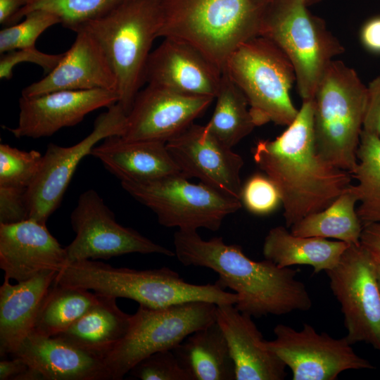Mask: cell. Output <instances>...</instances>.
Wrapping results in <instances>:
<instances>
[{"label": "cell", "mask_w": 380, "mask_h": 380, "mask_svg": "<svg viewBox=\"0 0 380 380\" xmlns=\"http://www.w3.org/2000/svg\"><path fill=\"white\" fill-rule=\"evenodd\" d=\"M252 153L278 189L286 227L327 208L351 185L352 175L327 162L317 149L312 100L303 101L287 128L273 140H259Z\"/></svg>", "instance_id": "1"}, {"label": "cell", "mask_w": 380, "mask_h": 380, "mask_svg": "<svg viewBox=\"0 0 380 380\" xmlns=\"http://www.w3.org/2000/svg\"><path fill=\"white\" fill-rule=\"evenodd\" d=\"M175 253L185 266L209 268L219 275L217 282L237 294L235 307L251 317L283 315L308 311L312 299L297 272L270 260L255 261L236 244L222 237L203 239L197 231L178 230L174 234Z\"/></svg>", "instance_id": "2"}, {"label": "cell", "mask_w": 380, "mask_h": 380, "mask_svg": "<svg viewBox=\"0 0 380 380\" xmlns=\"http://www.w3.org/2000/svg\"><path fill=\"white\" fill-rule=\"evenodd\" d=\"M54 283L91 290L116 299L134 300L151 308L196 300L234 305L238 298L236 293L226 291L217 281L191 284L166 267L140 270L114 267L93 260L68 264L57 273Z\"/></svg>", "instance_id": "3"}, {"label": "cell", "mask_w": 380, "mask_h": 380, "mask_svg": "<svg viewBox=\"0 0 380 380\" xmlns=\"http://www.w3.org/2000/svg\"><path fill=\"white\" fill-rule=\"evenodd\" d=\"M262 11L254 0H164L158 37L192 45L223 71L233 52L259 35Z\"/></svg>", "instance_id": "4"}, {"label": "cell", "mask_w": 380, "mask_h": 380, "mask_svg": "<svg viewBox=\"0 0 380 380\" xmlns=\"http://www.w3.org/2000/svg\"><path fill=\"white\" fill-rule=\"evenodd\" d=\"M164 0H127L74 30L87 31L105 53L117 80L118 103L128 114L145 84L146 64L158 37Z\"/></svg>", "instance_id": "5"}, {"label": "cell", "mask_w": 380, "mask_h": 380, "mask_svg": "<svg viewBox=\"0 0 380 380\" xmlns=\"http://www.w3.org/2000/svg\"><path fill=\"white\" fill-rule=\"evenodd\" d=\"M368 96L355 70L332 61L316 90L313 127L319 154L334 166L354 172Z\"/></svg>", "instance_id": "6"}, {"label": "cell", "mask_w": 380, "mask_h": 380, "mask_svg": "<svg viewBox=\"0 0 380 380\" xmlns=\"http://www.w3.org/2000/svg\"><path fill=\"white\" fill-rule=\"evenodd\" d=\"M303 0H274L264 7L259 35L291 61L303 101L312 100L329 64L344 47Z\"/></svg>", "instance_id": "7"}, {"label": "cell", "mask_w": 380, "mask_h": 380, "mask_svg": "<svg viewBox=\"0 0 380 380\" xmlns=\"http://www.w3.org/2000/svg\"><path fill=\"white\" fill-rule=\"evenodd\" d=\"M246 96L256 127L268 122L288 126L298 110L291 96L294 68L285 53L262 36L241 44L224 70Z\"/></svg>", "instance_id": "8"}, {"label": "cell", "mask_w": 380, "mask_h": 380, "mask_svg": "<svg viewBox=\"0 0 380 380\" xmlns=\"http://www.w3.org/2000/svg\"><path fill=\"white\" fill-rule=\"evenodd\" d=\"M216 307L203 300L161 308L139 305L127 334L104 358L111 380L122 379L143 358L172 350L191 334L216 322Z\"/></svg>", "instance_id": "9"}, {"label": "cell", "mask_w": 380, "mask_h": 380, "mask_svg": "<svg viewBox=\"0 0 380 380\" xmlns=\"http://www.w3.org/2000/svg\"><path fill=\"white\" fill-rule=\"evenodd\" d=\"M122 188L150 208L158 222L178 230L217 231L224 219L241 208V201L181 174L142 182H121Z\"/></svg>", "instance_id": "10"}, {"label": "cell", "mask_w": 380, "mask_h": 380, "mask_svg": "<svg viewBox=\"0 0 380 380\" xmlns=\"http://www.w3.org/2000/svg\"><path fill=\"white\" fill-rule=\"evenodd\" d=\"M326 272L344 316L348 342H365L380 353V287L372 255L360 243L349 245L337 265Z\"/></svg>", "instance_id": "11"}, {"label": "cell", "mask_w": 380, "mask_h": 380, "mask_svg": "<svg viewBox=\"0 0 380 380\" xmlns=\"http://www.w3.org/2000/svg\"><path fill=\"white\" fill-rule=\"evenodd\" d=\"M70 223L75 237L65 247L68 264L134 253L175 255L170 249L117 222L113 212L93 189L80 195L70 215Z\"/></svg>", "instance_id": "12"}, {"label": "cell", "mask_w": 380, "mask_h": 380, "mask_svg": "<svg viewBox=\"0 0 380 380\" xmlns=\"http://www.w3.org/2000/svg\"><path fill=\"white\" fill-rule=\"evenodd\" d=\"M127 113L116 103L95 120L91 132L77 144L63 147L47 146L39 171L27 190L29 219L46 224L59 206L80 160L105 138L123 134Z\"/></svg>", "instance_id": "13"}, {"label": "cell", "mask_w": 380, "mask_h": 380, "mask_svg": "<svg viewBox=\"0 0 380 380\" xmlns=\"http://www.w3.org/2000/svg\"><path fill=\"white\" fill-rule=\"evenodd\" d=\"M274 334L275 339L265 340L264 345L290 368L293 380H334L346 370L374 367L354 351L346 336L319 334L309 324L299 331L279 324Z\"/></svg>", "instance_id": "14"}, {"label": "cell", "mask_w": 380, "mask_h": 380, "mask_svg": "<svg viewBox=\"0 0 380 380\" xmlns=\"http://www.w3.org/2000/svg\"><path fill=\"white\" fill-rule=\"evenodd\" d=\"M166 147L183 177L198 179L241 200L243 160L212 135L205 125L191 124L167 141Z\"/></svg>", "instance_id": "15"}, {"label": "cell", "mask_w": 380, "mask_h": 380, "mask_svg": "<svg viewBox=\"0 0 380 380\" xmlns=\"http://www.w3.org/2000/svg\"><path fill=\"white\" fill-rule=\"evenodd\" d=\"M214 100L147 84L137 94L121 137L167 142L193 124Z\"/></svg>", "instance_id": "16"}, {"label": "cell", "mask_w": 380, "mask_h": 380, "mask_svg": "<svg viewBox=\"0 0 380 380\" xmlns=\"http://www.w3.org/2000/svg\"><path fill=\"white\" fill-rule=\"evenodd\" d=\"M116 91L108 89L63 90L19 99V118L9 128L16 138L39 139L80 123L89 113L118 103Z\"/></svg>", "instance_id": "17"}, {"label": "cell", "mask_w": 380, "mask_h": 380, "mask_svg": "<svg viewBox=\"0 0 380 380\" xmlns=\"http://www.w3.org/2000/svg\"><path fill=\"white\" fill-rule=\"evenodd\" d=\"M222 71L192 45L165 37L151 51L145 83L189 96L215 98Z\"/></svg>", "instance_id": "18"}, {"label": "cell", "mask_w": 380, "mask_h": 380, "mask_svg": "<svg viewBox=\"0 0 380 380\" xmlns=\"http://www.w3.org/2000/svg\"><path fill=\"white\" fill-rule=\"evenodd\" d=\"M67 264L65 248L46 224L32 219L0 224V267L4 278L22 282L46 272H58Z\"/></svg>", "instance_id": "19"}, {"label": "cell", "mask_w": 380, "mask_h": 380, "mask_svg": "<svg viewBox=\"0 0 380 380\" xmlns=\"http://www.w3.org/2000/svg\"><path fill=\"white\" fill-rule=\"evenodd\" d=\"M75 32L73 44L58 65L44 78L25 87L23 96L63 90L101 89L117 92L115 75L100 45L87 31L80 29Z\"/></svg>", "instance_id": "20"}, {"label": "cell", "mask_w": 380, "mask_h": 380, "mask_svg": "<svg viewBox=\"0 0 380 380\" xmlns=\"http://www.w3.org/2000/svg\"><path fill=\"white\" fill-rule=\"evenodd\" d=\"M215 315L234 362L236 380H282L286 376V365L265 346L251 316L233 304L217 305Z\"/></svg>", "instance_id": "21"}, {"label": "cell", "mask_w": 380, "mask_h": 380, "mask_svg": "<svg viewBox=\"0 0 380 380\" xmlns=\"http://www.w3.org/2000/svg\"><path fill=\"white\" fill-rule=\"evenodd\" d=\"M44 380H111L104 359L55 336L32 331L12 355Z\"/></svg>", "instance_id": "22"}, {"label": "cell", "mask_w": 380, "mask_h": 380, "mask_svg": "<svg viewBox=\"0 0 380 380\" xmlns=\"http://www.w3.org/2000/svg\"><path fill=\"white\" fill-rule=\"evenodd\" d=\"M89 155L121 182H142L181 174L166 142L161 141H128L121 136H110Z\"/></svg>", "instance_id": "23"}, {"label": "cell", "mask_w": 380, "mask_h": 380, "mask_svg": "<svg viewBox=\"0 0 380 380\" xmlns=\"http://www.w3.org/2000/svg\"><path fill=\"white\" fill-rule=\"evenodd\" d=\"M57 272L42 273L11 284L4 278L0 287V355H13L34 329L42 302Z\"/></svg>", "instance_id": "24"}, {"label": "cell", "mask_w": 380, "mask_h": 380, "mask_svg": "<svg viewBox=\"0 0 380 380\" xmlns=\"http://www.w3.org/2000/svg\"><path fill=\"white\" fill-rule=\"evenodd\" d=\"M132 318L119 308L116 298L100 295L94 305L55 337L104 359L126 336Z\"/></svg>", "instance_id": "25"}, {"label": "cell", "mask_w": 380, "mask_h": 380, "mask_svg": "<svg viewBox=\"0 0 380 380\" xmlns=\"http://www.w3.org/2000/svg\"><path fill=\"white\" fill-rule=\"evenodd\" d=\"M349 243L322 237L293 235L283 226L272 228L266 235L262 254L281 267L310 265L315 273L335 267Z\"/></svg>", "instance_id": "26"}, {"label": "cell", "mask_w": 380, "mask_h": 380, "mask_svg": "<svg viewBox=\"0 0 380 380\" xmlns=\"http://www.w3.org/2000/svg\"><path fill=\"white\" fill-rule=\"evenodd\" d=\"M172 350L193 380H236L230 349L217 322L191 334Z\"/></svg>", "instance_id": "27"}, {"label": "cell", "mask_w": 380, "mask_h": 380, "mask_svg": "<svg viewBox=\"0 0 380 380\" xmlns=\"http://www.w3.org/2000/svg\"><path fill=\"white\" fill-rule=\"evenodd\" d=\"M357 202L351 184L327 208L307 215L291 226V232L298 236L333 238L358 245L363 226L355 208Z\"/></svg>", "instance_id": "28"}, {"label": "cell", "mask_w": 380, "mask_h": 380, "mask_svg": "<svg viewBox=\"0 0 380 380\" xmlns=\"http://www.w3.org/2000/svg\"><path fill=\"white\" fill-rule=\"evenodd\" d=\"M215 99L213 113L205 126L216 139L232 148L256 127L248 101L225 72H222Z\"/></svg>", "instance_id": "29"}, {"label": "cell", "mask_w": 380, "mask_h": 380, "mask_svg": "<svg viewBox=\"0 0 380 380\" xmlns=\"http://www.w3.org/2000/svg\"><path fill=\"white\" fill-rule=\"evenodd\" d=\"M89 290L53 282L37 315L33 332L55 336L69 328L99 300Z\"/></svg>", "instance_id": "30"}, {"label": "cell", "mask_w": 380, "mask_h": 380, "mask_svg": "<svg viewBox=\"0 0 380 380\" xmlns=\"http://www.w3.org/2000/svg\"><path fill=\"white\" fill-rule=\"evenodd\" d=\"M357 160L352 174L360 203L357 213L362 226L380 223V137L362 130Z\"/></svg>", "instance_id": "31"}, {"label": "cell", "mask_w": 380, "mask_h": 380, "mask_svg": "<svg viewBox=\"0 0 380 380\" xmlns=\"http://www.w3.org/2000/svg\"><path fill=\"white\" fill-rule=\"evenodd\" d=\"M127 0H29L13 19L17 23L29 12L45 10L58 16L63 27L74 31L109 13Z\"/></svg>", "instance_id": "32"}, {"label": "cell", "mask_w": 380, "mask_h": 380, "mask_svg": "<svg viewBox=\"0 0 380 380\" xmlns=\"http://www.w3.org/2000/svg\"><path fill=\"white\" fill-rule=\"evenodd\" d=\"M43 155L36 150L23 151L0 145V186L27 189L36 178Z\"/></svg>", "instance_id": "33"}, {"label": "cell", "mask_w": 380, "mask_h": 380, "mask_svg": "<svg viewBox=\"0 0 380 380\" xmlns=\"http://www.w3.org/2000/svg\"><path fill=\"white\" fill-rule=\"evenodd\" d=\"M20 23L6 26L0 31V53L34 47L37 39L48 28L61 23L57 15L45 10L27 13Z\"/></svg>", "instance_id": "34"}, {"label": "cell", "mask_w": 380, "mask_h": 380, "mask_svg": "<svg viewBox=\"0 0 380 380\" xmlns=\"http://www.w3.org/2000/svg\"><path fill=\"white\" fill-rule=\"evenodd\" d=\"M129 373L141 380H193L172 350L146 356L135 364Z\"/></svg>", "instance_id": "35"}, {"label": "cell", "mask_w": 380, "mask_h": 380, "mask_svg": "<svg viewBox=\"0 0 380 380\" xmlns=\"http://www.w3.org/2000/svg\"><path fill=\"white\" fill-rule=\"evenodd\" d=\"M241 201L251 213L256 215L270 213L281 203L273 182L267 175L260 174L251 177L242 186Z\"/></svg>", "instance_id": "36"}, {"label": "cell", "mask_w": 380, "mask_h": 380, "mask_svg": "<svg viewBox=\"0 0 380 380\" xmlns=\"http://www.w3.org/2000/svg\"><path fill=\"white\" fill-rule=\"evenodd\" d=\"M63 53L50 54L38 50L36 46L13 50L1 54L0 58V78L10 80L13 70L18 64L28 62L38 65L49 73L59 63Z\"/></svg>", "instance_id": "37"}, {"label": "cell", "mask_w": 380, "mask_h": 380, "mask_svg": "<svg viewBox=\"0 0 380 380\" xmlns=\"http://www.w3.org/2000/svg\"><path fill=\"white\" fill-rule=\"evenodd\" d=\"M27 190L0 186V224H15L29 219Z\"/></svg>", "instance_id": "38"}, {"label": "cell", "mask_w": 380, "mask_h": 380, "mask_svg": "<svg viewBox=\"0 0 380 380\" xmlns=\"http://www.w3.org/2000/svg\"><path fill=\"white\" fill-rule=\"evenodd\" d=\"M367 90L362 130L380 137V76L369 82Z\"/></svg>", "instance_id": "39"}, {"label": "cell", "mask_w": 380, "mask_h": 380, "mask_svg": "<svg viewBox=\"0 0 380 380\" xmlns=\"http://www.w3.org/2000/svg\"><path fill=\"white\" fill-rule=\"evenodd\" d=\"M360 39L367 49L380 53V17L374 18L364 25Z\"/></svg>", "instance_id": "40"}, {"label": "cell", "mask_w": 380, "mask_h": 380, "mask_svg": "<svg viewBox=\"0 0 380 380\" xmlns=\"http://www.w3.org/2000/svg\"><path fill=\"white\" fill-rule=\"evenodd\" d=\"M360 244L376 259L380 260V223L363 226Z\"/></svg>", "instance_id": "41"}, {"label": "cell", "mask_w": 380, "mask_h": 380, "mask_svg": "<svg viewBox=\"0 0 380 380\" xmlns=\"http://www.w3.org/2000/svg\"><path fill=\"white\" fill-rule=\"evenodd\" d=\"M29 368L28 364L19 357L10 360H2L0 362V380H18Z\"/></svg>", "instance_id": "42"}, {"label": "cell", "mask_w": 380, "mask_h": 380, "mask_svg": "<svg viewBox=\"0 0 380 380\" xmlns=\"http://www.w3.org/2000/svg\"><path fill=\"white\" fill-rule=\"evenodd\" d=\"M29 0H0V23L9 26L18 12L25 6Z\"/></svg>", "instance_id": "43"}, {"label": "cell", "mask_w": 380, "mask_h": 380, "mask_svg": "<svg viewBox=\"0 0 380 380\" xmlns=\"http://www.w3.org/2000/svg\"><path fill=\"white\" fill-rule=\"evenodd\" d=\"M373 258L374 262L376 275L380 287V260L374 258V257Z\"/></svg>", "instance_id": "44"}, {"label": "cell", "mask_w": 380, "mask_h": 380, "mask_svg": "<svg viewBox=\"0 0 380 380\" xmlns=\"http://www.w3.org/2000/svg\"><path fill=\"white\" fill-rule=\"evenodd\" d=\"M254 1L258 6L264 8V7H265L267 5L274 1V0H254Z\"/></svg>", "instance_id": "45"}, {"label": "cell", "mask_w": 380, "mask_h": 380, "mask_svg": "<svg viewBox=\"0 0 380 380\" xmlns=\"http://www.w3.org/2000/svg\"><path fill=\"white\" fill-rule=\"evenodd\" d=\"M305 4L309 6L316 3L319 2L321 0H303Z\"/></svg>", "instance_id": "46"}]
</instances>
